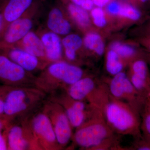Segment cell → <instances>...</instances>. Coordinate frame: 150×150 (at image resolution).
Here are the masks:
<instances>
[{
  "label": "cell",
  "mask_w": 150,
  "mask_h": 150,
  "mask_svg": "<svg viewBox=\"0 0 150 150\" xmlns=\"http://www.w3.org/2000/svg\"><path fill=\"white\" fill-rule=\"evenodd\" d=\"M46 94L34 86H5L4 115L12 118L23 115L40 104Z\"/></svg>",
  "instance_id": "6da1fadb"
},
{
  "label": "cell",
  "mask_w": 150,
  "mask_h": 150,
  "mask_svg": "<svg viewBox=\"0 0 150 150\" xmlns=\"http://www.w3.org/2000/svg\"><path fill=\"white\" fill-rule=\"evenodd\" d=\"M83 71L79 67L66 62H53L38 78L34 86L45 93H55L66 86H70L82 78Z\"/></svg>",
  "instance_id": "7a4b0ae2"
},
{
  "label": "cell",
  "mask_w": 150,
  "mask_h": 150,
  "mask_svg": "<svg viewBox=\"0 0 150 150\" xmlns=\"http://www.w3.org/2000/svg\"><path fill=\"white\" fill-rule=\"evenodd\" d=\"M105 113L108 123L116 132L134 135L139 134V119L133 106L114 100L105 106Z\"/></svg>",
  "instance_id": "3957f363"
},
{
  "label": "cell",
  "mask_w": 150,
  "mask_h": 150,
  "mask_svg": "<svg viewBox=\"0 0 150 150\" xmlns=\"http://www.w3.org/2000/svg\"><path fill=\"white\" fill-rule=\"evenodd\" d=\"M98 118L84 122L77 128L74 136L78 146L83 148L97 147L102 144L110 135V129Z\"/></svg>",
  "instance_id": "277c9868"
},
{
  "label": "cell",
  "mask_w": 150,
  "mask_h": 150,
  "mask_svg": "<svg viewBox=\"0 0 150 150\" xmlns=\"http://www.w3.org/2000/svg\"><path fill=\"white\" fill-rule=\"evenodd\" d=\"M43 110L50 119L60 147L66 146L72 136V127L64 108L53 98L46 103Z\"/></svg>",
  "instance_id": "5b68a950"
},
{
  "label": "cell",
  "mask_w": 150,
  "mask_h": 150,
  "mask_svg": "<svg viewBox=\"0 0 150 150\" xmlns=\"http://www.w3.org/2000/svg\"><path fill=\"white\" fill-rule=\"evenodd\" d=\"M35 78L0 51V82L9 86H34Z\"/></svg>",
  "instance_id": "8992f818"
},
{
  "label": "cell",
  "mask_w": 150,
  "mask_h": 150,
  "mask_svg": "<svg viewBox=\"0 0 150 150\" xmlns=\"http://www.w3.org/2000/svg\"><path fill=\"white\" fill-rule=\"evenodd\" d=\"M30 128L41 150L61 149L50 119L44 111L38 112L29 121Z\"/></svg>",
  "instance_id": "52a82bcc"
},
{
  "label": "cell",
  "mask_w": 150,
  "mask_h": 150,
  "mask_svg": "<svg viewBox=\"0 0 150 150\" xmlns=\"http://www.w3.org/2000/svg\"><path fill=\"white\" fill-rule=\"evenodd\" d=\"M6 140L8 150H41L27 120L9 127Z\"/></svg>",
  "instance_id": "ba28073f"
},
{
  "label": "cell",
  "mask_w": 150,
  "mask_h": 150,
  "mask_svg": "<svg viewBox=\"0 0 150 150\" xmlns=\"http://www.w3.org/2000/svg\"><path fill=\"white\" fill-rule=\"evenodd\" d=\"M33 26L31 19L20 18L9 25L0 38V48L13 46L30 31Z\"/></svg>",
  "instance_id": "9c48e42d"
},
{
  "label": "cell",
  "mask_w": 150,
  "mask_h": 150,
  "mask_svg": "<svg viewBox=\"0 0 150 150\" xmlns=\"http://www.w3.org/2000/svg\"><path fill=\"white\" fill-rule=\"evenodd\" d=\"M53 98L64 108L72 127L77 129L85 122L86 105L83 100H75L68 94Z\"/></svg>",
  "instance_id": "30bf717a"
},
{
  "label": "cell",
  "mask_w": 150,
  "mask_h": 150,
  "mask_svg": "<svg viewBox=\"0 0 150 150\" xmlns=\"http://www.w3.org/2000/svg\"><path fill=\"white\" fill-rule=\"evenodd\" d=\"M110 89L111 94L115 98L135 100L139 97V92L123 72L115 75L110 82Z\"/></svg>",
  "instance_id": "8fae6325"
},
{
  "label": "cell",
  "mask_w": 150,
  "mask_h": 150,
  "mask_svg": "<svg viewBox=\"0 0 150 150\" xmlns=\"http://www.w3.org/2000/svg\"><path fill=\"white\" fill-rule=\"evenodd\" d=\"M0 51L28 72L40 68V59L15 46L0 48Z\"/></svg>",
  "instance_id": "7c38bea8"
},
{
  "label": "cell",
  "mask_w": 150,
  "mask_h": 150,
  "mask_svg": "<svg viewBox=\"0 0 150 150\" xmlns=\"http://www.w3.org/2000/svg\"><path fill=\"white\" fill-rule=\"evenodd\" d=\"M33 2V0H7L3 3L4 27L2 35L9 25L21 17L25 12L32 5Z\"/></svg>",
  "instance_id": "4fadbf2b"
},
{
  "label": "cell",
  "mask_w": 150,
  "mask_h": 150,
  "mask_svg": "<svg viewBox=\"0 0 150 150\" xmlns=\"http://www.w3.org/2000/svg\"><path fill=\"white\" fill-rule=\"evenodd\" d=\"M46 54V60L58 62L62 57V42L58 34L53 32L46 33L41 38Z\"/></svg>",
  "instance_id": "5bb4252c"
},
{
  "label": "cell",
  "mask_w": 150,
  "mask_h": 150,
  "mask_svg": "<svg viewBox=\"0 0 150 150\" xmlns=\"http://www.w3.org/2000/svg\"><path fill=\"white\" fill-rule=\"evenodd\" d=\"M23 48V50L40 59H46L43 42L34 32L30 31L20 41L13 46Z\"/></svg>",
  "instance_id": "9a60e30c"
},
{
  "label": "cell",
  "mask_w": 150,
  "mask_h": 150,
  "mask_svg": "<svg viewBox=\"0 0 150 150\" xmlns=\"http://www.w3.org/2000/svg\"><path fill=\"white\" fill-rule=\"evenodd\" d=\"M94 82L89 78H82L69 86L67 94L75 100H83L86 98L93 91Z\"/></svg>",
  "instance_id": "2e32d148"
},
{
  "label": "cell",
  "mask_w": 150,
  "mask_h": 150,
  "mask_svg": "<svg viewBox=\"0 0 150 150\" xmlns=\"http://www.w3.org/2000/svg\"><path fill=\"white\" fill-rule=\"evenodd\" d=\"M132 70L133 73L131 81L135 88L138 90L142 91L150 86L147 66L144 61L139 60L134 62Z\"/></svg>",
  "instance_id": "e0dca14e"
},
{
  "label": "cell",
  "mask_w": 150,
  "mask_h": 150,
  "mask_svg": "<svg viewBox=\"0 0 150 150\" xmlns=\"http://www.w3.org/2000/svg\"><path fill=\"white\" fill-rule=\"evenodd\" d=\"M47 25L51 32L60 35H66L70 32L71 26L69 23L64 18L60 9H52L48 15Z\"/></svg>",
  "instance_id": "ac0fdd59"
},
{
  "label": "cell",
  "mask_w": 150,
  "mask_h": 150,
  "mask_svg": "<svg viewBox=\"0 0 150 150\" xmlns=\"http://www.w3.org/2000/svg\"><path fill=\"white\" fill-rule=\"evenodd\" d=\"M81 38L76 34L67 35L62 40V43L65 49V55L67 59L74 61L76 59V51L82 45Z\"/></svg>",
  "instance_id": "d6986e66"
},
{
  "label": "cell",
  "mask_w": 150,
  "mask_h": 150,
  "mask_svg": "<svg viewBox=\"0 0 150 150\" xmlns=\"http://www.w3.org/2000/svg\"><path fill=\"white\" fill-rule=\"evenodd\" d=\"M84 44L87 48L94 51L99 55H102L104 51V44L98 34L90 33L84 39Z\"/></svg>",
  "instance_id": "ffe728a7"
},
{
  "label": "cell",
  "mask_w": 150,
  "mask_h": 150,
  "mask_svg": "<svg viewBox=\"0 0 150 150\" xmlns=\"http://www.w3.org/2000/svg\"><path fill=\"white\" fill-rule=\"evenodd\" d=\"M68 10L74 19L81 26L86 27L89 24V17L86 10L73 3L68 6Z\"/></svg>",
  "instance_id": "44dd1931"
},
{
  "label": "cell",
  "mask_w": 150,
  "mask_h": 150,
  "mask_svg": "<svg viewBox=\"0 0 150 150\" xmlns=\"http://www.w3.org/2000/svg\"><path fill=\"white\" fill-rule=\"evenodd\" d=\"M106 66L108 71L112 75L121 72L123 69V64L119 61L118 54L113 50L109 51L107 54Z\"/></svg>",
  "instance_id": "7402d4cb"
},
{
  "label": "cell",
  "mask_w": 150,
  "mask_h": 150,
  "mask_svg": "<svg viewBox=\"0 0 150 150\" xmlns=\"http://www.w3.org/2000/svg\"><path fill=\"white\" fill-rule=\"evenodd\" d=\"M144 104L142 128L147 137L150 139V92L145 97Z\"/></svg>",
  "instance_id": "603a6c76"
},
{
  "label": "cell",
  "mask_w": 150,
  "mask_h": 150,
  "mask_svg": "<svg viewBox=\"0 0 150 150\" xmlns=\"http://www.w3.org/2000/svg\"><path fill=\"white\" fill-rule=\"evenodd\" d=\"M119 14L134 21H137L141 18L142 14L138 9L129 4L121 6Z\"/></svg>",
  "instance_id": "cb8c5ba5"
},
{
  "label": "cell",
  "mask_w": 150,
  "mask_h": 150,
  "mask_svg": "<svg viewBox=\"0 0 150 150\" xmlns=\"http://www.w3.org/2000/svg\"><path fill=\"white\" fill-rule=\"evenodd\" d=\"M111 47L112 50L122 57H131L134 56L135 54V50L134 48L118 42L113 43Z\"/></svg>",
  "instance_id": "d4e9b609"
},
{
  "label": "cell",
  "mask_w": 150,
  "mask_h": 150,
  "mask_svg": "<svg viewBox=\"0 0 150 150\" xmlns=\"http://www.w3.org/2000/svg\"><path fill=\"white\" fill-rule=\"evenodd\" d=\"M91 15L93 19L94 23L97 26L102 27L106 24V20L105 18L104 12L100 8L93 9L91 11Z\"/></svg>",
  "instance_id": "484cf974"
},
{
  "label": "cell",
  "mask_w": 150,
  "mask_h": 150,
  "mask_svg": "<svg viewBox=\"0 0 150 150\" xmlns=\"http://www.w3.org/2000/svg\"><path fill=\"white\" fill-rule=\"evenodd\" d=\"M73 4L82 8L86 10H90L93 7L92 0H71Z\"/></svg>",
  "instance_id": "4316f807"
},
{
  "label": "cell",
  "mask_w": 150,
  "mask_h": 150,
  "mask_svg": "<svg viewBox=\"0 0 150 150\" xmlns=\"http://www.w3.org/2000/svg\"><path fill=\"white\" fill-rule=\"evenodd\" d=\"M121 6L120 4L117 1H112L110 2L107 6L108 11L112 14L116 15L119 14Z\"/></svg>",
  "instance_id": "83f0119b"
},
{
  "label": "cell",
  "mask_w": 150,
  "mask_h": 150,
  "mask_svg": "<svg viewBox=\"0 0 150 150\" xmlns=\"http://www.w3.org/2000/svg\"><path fill=\"white\" fill-rule=\"evenodd\" d=\"M4 87L0 88V115H4Z\"/></svg>",
  "instance_id": "f1b7e54d"
},
{
  "label": "cell",
  "mask_w": 150,
  "mask_h": 150,
  "mask_svg": "<svg viewBox=\"0 0 150 150\" xmlns=\"http://www.w3.org/2000/svg\"><path fill=\"white\" fill-rule=\"evenodd\" d=\"M8 150L6 140L0 131V150Z\"/></svg>",
  "instance_id": "f546056e"
},
{
  "label": "cell",
  "mask_w": 150,
  "mask_h": 150,
  "mask_svg": "<svg viewBox=\"0 0 150 150\" xmlns=\"http://www.w3.org/2000/svg\"><path fill=\"white\" fill-rule=\"evenodd\" d=\"M4 27V18L2 12V7L0 6V38L2 34Z\"/></svg>",
  "instance_id": "4dcf8cb0"
},
{
  "label": "cell",
  "mask_w": 150,
  "mask_h": 150,
  "mask_svg": "<svg viewBox=\"0 0 150 150\" xmlns=\"http://www.w3.org/2000/svg\"><path fill=\"white\" fill-rule=\"evenodd\" d=\"M110 1V0H92L94 4L99 7L104 6Z\"/></svg>",
  "instance_id": "1f68e13d"
},
{
  "label": "cell",
  "mask_w": 150,
  "mask_h": 150,
  "mask_svg": "<svg viewBox=\"0 0 150 150\" xmlns=\"http://www.w3.org/2000/svg\"><path fill=\"white\" fill-rule=\"evenodd\" d=\"M5 121L1 120L0 118V131H1V130L4 128L5 125Z\"/></svg>",
  "instance_id": "d6a6232c"
},
{
  "label": "cell",
  "mask_w": 150,
  "mask_h": 150,
  "mask_svg": "<svg viewBox=\"0 0 150 150\" xmlns=\"http://www.w3.org/2000/svg\"><path fill=\"white\" fill-rule=\"evenodd\" d=\"M148 44H149V46L150 48V39L149 40V42H148Z\"/></svg>",
  "instance_id": "836d02e7"
}]
</instances>
